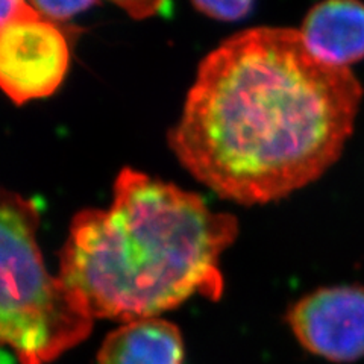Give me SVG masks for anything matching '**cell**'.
Wrapping results in <instances>:
<instances>
[{
    "label": "cell",
    "instance_id": "30bf717a",
    "mask_svg": "<svg viewBox=\"0 0 364 364\" xmlns=\"http://www.w3.org/2000/svg\"><path fill=\"white\" fill-rule=\"evenodd\" d=\"M111 2L120 6L131 17L139 20L161 13L168 5V0H111Z\"/></svg>",
    "mask_w": 364,
    "mask_h": 364
},
{
    "label": "cell",
    "instance_id": "5b68a950",
    "mask_svg": "<svg viewBox=\"0 0 364 364\" xmlns=\"http://www.w3.org/2000/svg\"><path fill=\"white\" fill-rule=\"evenodd\" d=\"M294 337L311 354L331 363L364 358V286L317 289L287 313Z\"/></svg>",
    "mask_w": 364,
    "mask_h": 364
},
{
    "label": "cell",
    "instance_id": "8fae6325",
    "mask_svg": "<svg viewBox=\"0 0 364 364\" xmlns=\"http://www.w3.org/2000/svg\"><path fill=\"white\" fill-rule=\"evenodd\" d=\"M0 13H2L0 25H4V23H8V21L29 17L32 14L38 13V11L33 8L28 0H2Z\"/></svg>",
    "mask_w": 364,
    "mask_h": 364
},
{
    "label": "cell",
    "instance_id": "9c48e42d",
    "mask_svg": "<svg viewBox=\"0 0 364 364\" xmlns=\"http://www.w3.org/2000/svg\"><path fill=\"white\" fill-rule=\"evenodd\" d=\"M95 4L96 0H31V5L50 20L72 18Z\"/></svg>",
    "mask_w": 364,
    "mask_h": 364
},
{
    "label": "cell",
    "instance_id": "8992f818",
    "mask_svg": "<svg viewBox=\"0 0 364 364\" xmlns=\"http://www.w3.org/2000/svg\"><path fill=\"white\" fill-rule=\"evenodd\" d=\"M299 32L317 60L349 68L364 58V4L323 0L310 9Z\"/></svg>",
    "mask_w": 364,
    "mask_h": 364
},
{
    "label": "cell",
    "instance_id": "7a4b0ae2",
    "mask_svg": "<svg viewBox=\"0 0 364 364\" xmlns=\"http://www.w3.org/2000/svg\"><path fill=\"white\" fill-rule=\"evenodd\" d=\"M237 235L234 215L127 167L108 210L87 208L73 218L58 278L93 318L156 317L193 294L220 299V257Z\"/></svg>",
    "mask_w": 364,
    "mask_h": 364
},
{
    "label": "cell",
    "instance_id": "52a82bcc",
    "mask_svg": "<svg viewBox=\"0 0 364 364\" xmlns=\"http://www.w3.org/2000/svg\"><path fill=\"white\" fill-rule=\"evenodd\" d=\"M179 328L161 317L139 318L111 331L97 352V364H182Z\"/></svg>",
    "mask_w": 364,
    "mask_h": 364
},
{
    "label": "cell",
    "instance_id": "6da1fadb",
    "mask_svg": "<svg viewBox=\"0 0 364 364\" xmlns=\"http://www.w3.org/2000/svg\"><path fill=\"white\" fill-rule=\"evenodd\" d=\"M361 97L354 73L317 60L299 31L247 29L200 63L168 144L215 195L269 203L337 161Z\"/></svg>",
    "mask_w": 364,
    "mask_h": 364
},
{
    "label": "cell",
    "instance_id": "3957f363",
    "mask_svg": "<svg viewBox=\"0 0 364 364\" xmlns=\"http://www.w3.org/2000/svg\"><path fill=\"white\" fill-rule=\"evenodd\" d=\"M36 200L2 193L0 207V338L20 364H48L84 341L93 316L44 267Z\"/></svg>",
    "mask_w": 364,
    "mask_h": 364
},
{
    "label": "cell",
    "instance_id": "277c9868",
    "mask_svg": "<svg viewBox=\"0 0 364 364\" xmlns=\"http://www.w3.org/2000/svg\"><path fill=\"white\" fill-rule=\"evenodd\" d=\"M68 63L65 36L40 13L0 25V85L16 105L53 95Z\"/></svg>",
    "mask_w": 364,
    "mask_h": 364
},
{
    "label": "cell",
    "instance_id": "ba28073f",
    "mask_svg": "<svg viewBox=\"0 0 364 364\" xmlns=\"http://www.w3.org/2000/svg\"><path fill=\"white\" fill-rule=\"evenodd\" d=\"M205 16L215 20L235 21L247 16L254 0H191Z\"/></svg>",
    "mask_w": 364,
    "mask_h": 364
}]
</instances>
